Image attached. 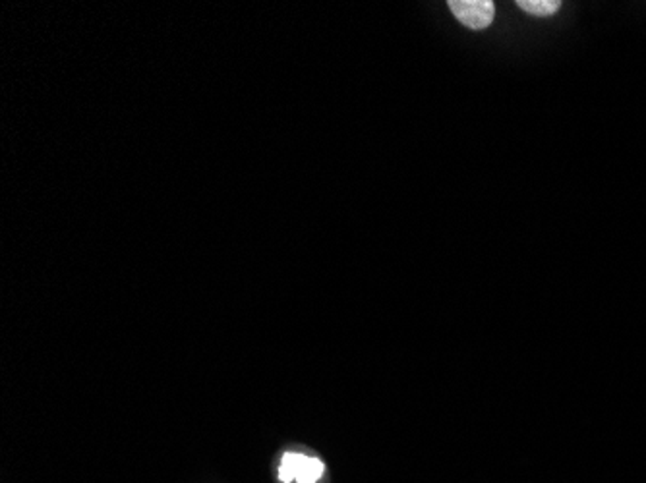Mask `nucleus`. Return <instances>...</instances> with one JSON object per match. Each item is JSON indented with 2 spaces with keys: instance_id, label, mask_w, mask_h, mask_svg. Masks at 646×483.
Listing matches in <instances>:
<instances>
[{
  "instance_id": "obj_3",
  "label": "nucleus",
  "mask_w": 646,
  "mask_h": 483,
  "mask_svg": "<svg viewBox=\"0 0 646 483\" xmlns=\"http://www.w3.org/2000/svg\"><path fill=\"white\" fill-rule=\"evenodd\" d=\"M516 6H519L525 12H528V14H533V16L546 18V16L555 14V12L560 10L561 3H560V0H519Z\"/></svg>"
},
{
  "instance_id": "obj_1",
  "label": "nucleus",
  "mask_w": 646,
  "mask_h": 483,
  "mask_svg": "<svg viewBox=\"0 0 646 483\" xmlns=\"http://www.w3.org/2000/svg\"><path fill=\"white\" fill-rule=\"evenodd\" d=\"M455 18L471 30H484L494 22L496 4L492 0H449Z\"/></svg>"
},
{
  "instance_id": "obj_4",
  "label": "nucleus",
  "mask_w": 646,
  "mask_h": 483,
  "mask_svg": "<svg viewBox=\"0 0 646 483\" xmlns=\"http://www.w3.org/2000/svg\"><path fill=\"white\" fill-rule=\"evenodd\" d=\"M323 470H326V466H323L321 461L318 459H312V456H306V461L301 468L299 476H296V481L299 483H316L321 476H323Z\"/></svg>"
},
{
  "instance_id": "obj_2",
  "label": "nucleus",
  "mask_w": 646,
  "mask_h": 483,
  "mask_svg": "<svg viewBox=\"0 0 646 483\" xmlns=\"http://www.w3.org/2000/svg\"><path fill=\"white\" fill-rule=\"evenodd\" d=\"M304 461H306V454H301V452H285V454H283V461H281V466H279V479L283 483H291L292 479H296Z\"/></svg>"
}]
</instances>
